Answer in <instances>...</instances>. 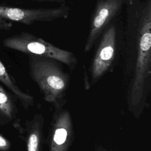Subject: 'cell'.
I'll return each mask as SVG.
<instances>
[{
  "instance_id": "6da1fadb",
  "label": "cell",
  "mask_w": 151,
  "mask_h": 151,
  "mask_svg": "<svg viewBox=\"0 0 151 151\" xmlns=\"http://www.w3.org/2000/svg\"><path fill=\"white\" fill-rule=\"evenodd\" d=\"M125 35L133 87L142 90L151 77V0H127Z\"/></svg>"
},
{
  "instance_id": "7a4b0ae2",
  "label": "cell",
  "mask_w": 151,
  "mask_h": 151,
  "mask_svg": "<svg viewBox=\"0 0 151 151\" xmlns=\"http://www.w3.org/2000/svg\"><path fill=\"white\" fill-rule=\"evenodd\" d=\"M2 45L8 48L27 55L50 58L65 64L74 70L78 60L72 52L60 48L31 33L22 31L5 38Z\"/></svg>"
},
{
  "instance_id": "3957f363",
  "label": "cell",
  "mask_w": 151,
  "mask_h": 151,
  "mask_svg": "<svg viewBox=\"0 0 151 151\" xmlns=\"http://www.w3.org/2000/svg\"><path fill=\"white\" fill-rule=\"evenodd\" d=\"M28 65L31 77L47 91L58 92L63 90L68 80L61 63L50 58L28 55Z\"/></svg>"
},
{
  "instance_id": "277c9868",
  "label": "cell",
  "mask_w": 151,
  "mask_h": 151,
  "mask_svg": "<svg viewBox=\"0 0 151 151\" xmlns=\"http://www.w3.org/2000/svg\"><path fill=\"white\" fill-rule=\"evenodd\" d=\"M123 4V0H97L84 44L85 52L93 48L99 37L119 14Z\"/></svg>"
},
{
  "instance_id": "5b68a950",
  "label": "cell",
  "mask_w": 151,
  "mask_h": 151,
  "mask_svg": "<svg viewBox=\"0 0 151 151\" xmlns=\"http://www.w3.org/2000/svg\"><path fill=\"white\" fill-rule=\"evenodd\" d=\"M116 26L111 24L101 35L92 60L90 73L93 82L99 80L110 68L116 55Z\"/></svg>"
},
{
  "instance_id": "8992f818",
  "label": "cell",
  "mask_w": 151,
  "mask_h": 151,
  "mask_svg": "<svg viewBox=\"0 0 151 151\" xmlns=\"http://www.w3.org/2000/svg\"><path fill=\"white\" fill-rule=\"evenodd\" d=\"M0 81L22 100H28L29 97L22 93L15 84L13 78L9 74L4 63L0 59Z\"/></svg>"
},
{
  "instance_id": "52a82bcc",
  "label": "cell",
  "mask_w": 151,
  "mask_h": 151,
  "mask_svg": "<svg viewBox=\"0 0 151 151\" xmlns=\"http://www.w3.org/2000/svg\"><path fill=\"white\" fill-rule=\"evenodd\" d=\"M13 104L9 94L0 85V112L11 118L12 115Z\"/></svg>"
},
{
  "instance_id": "ba28073f",
  "label": "cell",
  "mask_w": 151,
  "mask_h": 151,
  "mask_svg": "<svg viewBox=\"0 0 151 151\" xmlns=\"http://www.w3.org/2000/svg\"><path fill=\"white\" fill-rule=\"evenodd\" d=\"M67 131L64 129H58L55 131L54 136V142L58 145L63 144L67 137Z\"/></svg>"
},
{
  "instance_id": "9c48e42d",
  "label": "cell",
  "mask_w": 151,
  "mask_h": 151,
  "mask_svg": "<svg viewBox=\"0 0 151 151\" xmlns=\"http://www.w3.org/2000/svg\"><path fill=\"white\" fill-rule=\"evenodd\" d=\"M38 146V137L35 134H32L28 143V151H36Z\"/></svg>"
},
{
  "instance_id": "30bf717a",
  "label": "cell",
  "mask_w": 151,
  "mask_h": 151,
  "mask_svg": "<svg viewBox=\"0 0 151 151\" xmlns=\"http://www.w3.org/2000/svg\"><path fill=\"white\" fill-rule=\"evenodd\" d=\"M12 27V23L0 17V31H9Z\"/></svg>"
},
{
  "instance_id": "8fae6325",
  "label": "cell",
  "mask_w": 151,
  "mask_h": 151,
  "mask_svg": "<svg viewBox=\"0 0 151 151\" xmlns=\"http://www.w3.org/2000/svg\"><path fill=\"white\" fill-rule=\"evenodd\" d=\"M10 143L0 134V151H6L10 148Z\"/></svg>"
},
{
  "instance_id": "7c38bea8",
  "label": "cell",
  "mask_w": 151,
  "mask_h": 151,
  "mask_svg": "<svg viewBox=\"0 0 151 151\" xmlns=\"http://www.w3.org/2000/svg\"><path fill=\"white\" fill-rule=\"evenodd\" d=\"M27 1H37V2H57L62 4L64 2L67 1V0H27Z\"/></svg>"
},
{
  "instance_id": "4fadbf2b",
  "label": "cell",
  "mask_w": 151,
  "mask_h": 151,
  "mask_svg": "<svg viewBox=\"0 0 151 151\" xmlns=\"http://www.w3.org/2000/svg\"><path fill=\"white\" fill-rule=\"evenodd\" d=\"M123 1H124V2H127V0H123Z\"/></svg>"
}]
</instances>
